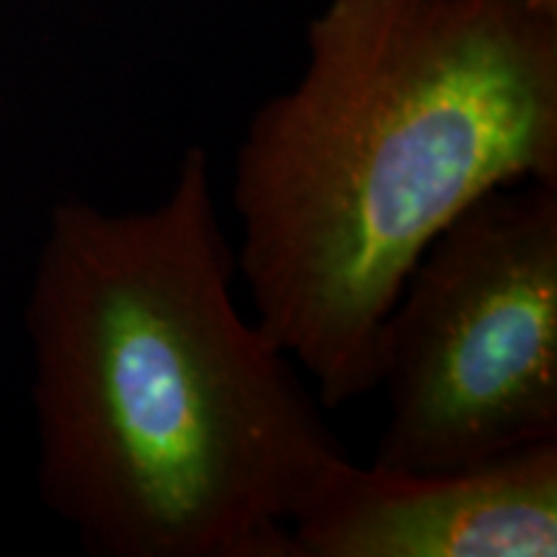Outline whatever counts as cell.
<instances>
[{"label": "cell", "mask_w": 557, "mask_h": 557, "mask_svg": "<svg viewBox=\"0 0 557 557\" xmlns=\"http://www.w3.org/2000/svg\"><path fill=\"white\" fill-rule=\"evenodd\" d=\"M235 274L201 148L148 209L54 207L26 302L39 485L94 555L295 557L348 457Z\"/></svg>", "instance_id": "obj_1"}, {"label": "cell", "mask_w": 557, "mask_h": 557, "mask_svg": "<svg viewBox=\"0 0 557 557\" xmlns=\"http://www.w3.org/2000/svg\"><path fill=\"white\" fill-rule=\"evenodd\" d=\"M557 186V18L519 0H329L235 152L256 323L325 408L380 387L382 325L485 191Z\"/></svg>", "instance_id": "obj_2"}, {"label": "cell", "mask_w": 557, "mask_h": 557, "mask_svg": "<svg viewBox=\"0 0 557 557\" xmlns=\"http://www.w3.org/2000/svg\"><path fill=\"white\" fill-rule=\"evenodd\" d=\"M372 465L447 470L557 438V186L485 191L423 250L380 336Z\"/></svg>", "instance_id": "obj_3"}, {"label": "cell", "mask_w": 557, "mask_h": 557, "mask_svg": "<svg viewBox=\"0 0 557 557\" xmlns=\"http://www.w3.org/2000/svg\"><path fill=\"white\" fill-rule=\"evenodd\" d=\"M295 557H555L557 438L447 470L341 459L289 524Z\"/></svg>", "instance_id": "obj_4"}, {"label": "cell", "mask_w": 557, "mask_h": 557, "mask_svg": "<svg viewBox=\"0 0 557 557\" xmlns=\"http://www.w3.org/2000/svg\"><path fill=\"white\" fill-rule=\"evenodd\" d=\"M519 3H524L534 13H542V16L557 18V0H519Z\"/></svg>", "instance_id": "obj_5"}]
</instances>
